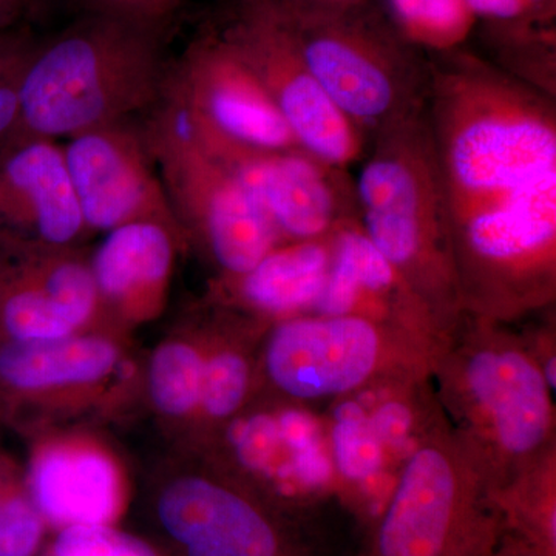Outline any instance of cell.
I'll return each mask as SVG.
<instances>
[{
    "label": "cell",
    "instance_id": "cell-1",
    "mask_svg": "<svg viewBox=\"0 0 556 556\" xmlns=\"http://www.w3.org/2000/svg\"><path fill=\"white\" fill-rule=\"evenodd\" d=\"M450 226L556 175L554 97L459 49L427 61Z\"/></svg>",
    "mask_w": 556,
    "mask_h": 556
},
{
    "label": "cell",
    "instance_id": "cell-2",
    "mask_svg": "<svg viewBox=\"0 0 556 556\" xmlns=\"http://www.w3.org/2000/svg\"><path fill=\"white\" fill-rule=\"evenodd\" d=\"M430 378L493 495L554 455V391L530 340L508 325L464 317L439 348Z\"/></svg>",
    "mask_w": 556,
    "mask_h": 556
},
{
    "label": "cell",
    "instance_id": "cell-3",
    "mask_svg": "<svg viewBox=\"0 0 556 556\" xmlns=\"http://www.w3.org/2000/svg\"><path fill=\"white\" fill-rule=\"evenodd\" d=\"M156 30L159 25L97 13L35 43L14 134L68 139L159 104L167 73Z\"/></svg>",
    "mask_w": 556,
    "mask_h": 556
},
{
    "label": "cell",
    "instance_id": "cell-4",
    "mask_svg": "<svg viewBox=\"0 0 556 556\" xmlns=\"http://www.w3.org/2000/svg\"><path fill=\"white\" fill-rule=\"evenodd\" d=\"M358 223L445 339L463 321L452 226L426 105L375 135L356 186Z\"/></svg>",
    "mask_w": 556,
    "mask_h": 556
},
{
    "label": "cell",
    "instance_id": "cell-5",
    "mask_svg": "<svg viewBox=\"0 0 556 556\" xmlns=\"http://www.w3.org/2000/svg\"><path fill=\"white\" fill-rule=\"evenodd\" d=\"M442 343L357 314H308L266 328L257 375L288 401L345 397L427 382Z\"/></svg>",
    "mask_w": 556,
    "mask_h": 556
},
{
    "label": "cell",
    "instance_id": "cell-6",
    "mask_svg": "<svg viewBox=\"0 0 556 556\" xmlns=\"http://www.w3.org/2000/svg\"><path fill=\"white\" fill-rule=\"evenodd\" d=\"M503 535L489 479L439 409L405 457L365 556H492Z\"/></svg>",
    "mask_w": 556,
    "mask_h": 556
},
{
    "label": "cell",
    "instance_id": "cell-7",
    "mask_svg": "<svg viewBox=\"0 0 556 556\" xmlns=\"http://www.w3.org/2000/svg\"><path fill=\"white\" fill-rule=\"evenodd\" d=\"M270 3L314 78L364 137L426 105L427 61L369 3L350 9Z\"/></svg>",
    "mask_w": 556,
    "mask_h": 556
},
{
    "label": "cell",
    "instance_id": "cell-8",
    "mask_svg": "<svg viewBox=\"0 0 556 556\" xmlns=\"http://www.w3.org/2000/svg\"><path fill=\"white\" fill-rule=\"evenodd\" d=\"M464 316L510 325L556 299V177L452 225Z\"/></svg>",
    "mask_w": 556,
    "mask_h": 556
},
{
    "label": "cell",
    "instance_id": "cell-9",
    "mask_svg": "<svg viewBox=\"0 0 556 556\" xmlns=\"http://www.w3.org/2000/svg\"><path fill=\"white\" fill-rule=\"evenodd\" d=\"M163 101V98H161ZM144 139L188 243L236 277L257 265L280 237L254 197L182 129L163 101Z\"/></svg>",
    "mask_w": 556,
    "mask_h": 556
},
{
    "label": "cell",
    "instance_id": "cell-10",
    "mask_svg": "<svg viewBox=\"0 0 556 556\" xmlns=\"http://www.w3.org/2000/svg\"><path fill=\"white\" fill-rule=\"evenodd\" d=\"M182 129L254 197L281 243L321 239L358 218L356 189L343 169L302 149L262 150L223 138L170 101Z\"/></svg>",
    "mask_w": 556,
    "mask_h": 556
},
{
    "label": "cell",
    "instance_id": "cell-11",
    "mask_svg": "<svg viewBox=\"0 0 556 556\" xmlns=\"http://www.w3.org/2000/svg\"><path fill=\"white\" fill-rule=\"evenodd\" d=\"M225 33L258 76L300 149L343 170L361 156L364 134L321 89L273 3L241 5L239 20Z\"/></svg>",
    "mask_w": 556,
    "mask_h": 556
},
{
    "label": "cell",
    "instance_id": "cell-12",
    "mask_svg": "<svg viewBox=\"0 0 556 556\" xmlns=\"http://www.w3.org/2000/svg\"><path fill=\"white\" fill-rule=\"evenodd\" d=\"M155 514L177 544L201 538L226 556H309L265 497L201 457L161 482Z\"/></svg>",
    "mask_w": 556,
    "mask_h": 556
},
{
    "label": "cell",
    "instance_id": "cell-13",
    "mask_svg": "<svg viewBox=\"0 0 556 556\" xmlns=\"http://www.w3.org/2000/svg\"><path fill=\"white\" fill-rule=\"evenodd\" d=\"M98 328L110 327L89 257L79 248L0 240V343L67 338Z\"/></svg>",
    "mask_w": 556,
    "mask_h": 556
},
{
    "label": "cell",
    "instance_id": "cell-14",
    "mask_svg": "<svg viewBox=\"0 0 556 556\" xmlns=\"http://www.w3.org/2000/svg\"><path fill=\"white\" fill-rule=\"evenodd\" d=\"M124 334L98 328L67 338L0 343V417L78 408L109 396L127 367Z\"/></svg>",
    "mask_w": 556,
    "mask_h": 556
},
{
    "label": "cell",
    "instance_id": "cell-15",
    "mask_svg": "<svg viewBox=\"0 0 556 556\" xmlns=\"http://www.w3.org/2000/svg\"><path fill=\"white\" fill-rule=\"evenodd\" d=\"M164 94L230 141L262 150L300 149L288 124L226 33L195 40Z\"/></svg>",
    "mask_w": 556,
    "mask_h": 556
},
{
    "label": "cell",
    "instance_id": "cell-16",
    "mask_svg": "<svg viewBox=\"0 0 556 556\" xmlns=\"http://www.w3.org/2000/svg\"><path fill=\"white\" fill-rule=\"evenodd\" d=\"M62 150L89 232L105 233L130 223L156 222L186 239L144 135L126 123L112 124L68 138Z\"/></svg>",
    "mask_w": 556,
    "mask_h": 556
},
{
    "label": "cell",
    "instance_id": "cell-17",
    "mask_svg": "<svg viewBox=\"0 0 556 556\" xmlns=\"http://www.w3.org/2000/svg\"><path fill=\"white\" fill-rule=\"evenodd\" d=\"M25 486L49 529L115 526L127 507V470L115 450L83 431H51L33 442Z\"/></svg>",
    "mask_w": 556,
    "mask_h": 556
},
{
    "label": "cell",
    "instance_id": "cell-18",
    "mask_svg": "<svg viewBox=\"0 0 556 556\" xmlns=\"http://www.w3.org/2000/svg\"><path fill=\"white\" fill-rule=\"evenodd\" d=\"M87 233L62 146L21 134L0 142V240L79 248Z\"/></svg>",
    "mask_w": 556,
    "mask_h": 556
},
{
    "label": "cell",
    "instance_id": "cell-19",
    "mask_svg": "<svg viewBox=\"0 0 556 556\" xmlns=\"http://www.w3.org/2000/svg\"><path fill=\"white\" fill-rule=\"evenodd\" d=\"M182 247L188 240L163 223H130L105 232L89 265L110 328L127 334L161 316Z\"/></svg>",
    "mask_w": 556,
    "mask_h": 556
},
{
    "label": "cell",
    "instance_id": "cell-20",
    "mask_svg": "<svg viewBox=\"0 0 556 556\" xmlns=\"http://www.w3.org/2000/svg\"><path fill=\"white\" fill-rule=\"evenodd\" d=\"M313 314H357L445 340L422 302L365 236L358 218L334 230L331 268Z\"/></svg>",
    "mask_w": 556,
    "mask_h": 556
},
{
    "label": "cell",
    "instance_id": "cell-21",
    "mask_svg": "<svg viewBox=\"0 0 556 556\" xmlns=\"http://www.w3.org/2000/svg\"><path fill=\"white\" fill-rule=\"evenodd\" d=\"M334 232L288 241L236 277H217L212 302L269 325L313 314L331 268Z\"/></svg>",
    "mask_w": 556,
    "mask_h": 556
},
{
    "label": "cell",
    "instance_id": "cell-22",
    "mask_svg": "<svg viewBox=\"0 0 556 556\" xmlns=\"http://www.w3.org/2000/svg\"><path fill=\"white\" fill-rule=\"evenodd\" d=\"M206 357L199 413L192 431L195 442L217 433L247 408L257 378L251 346L266 325L212 302L206 317Z\"/></svg>",
    "mask_w": 556,
    "mask_h": 556
},
{
    "label": "cell",
    "instance_id": "cell-23",
    "mask_svg": "<svg viewBox=\"0 0 556 556\" xmlns=\"http://www.w3.org/2000/svg\"><path fill=\"white\" fill-rule=\"evenodd\" d=\"M206 334V318L182 325L161 340L146 365V393L153 413L189 433L200 407Z\"/></svg>",
    "mask_w": 556,
    "mask_h": 556
},
{
    "label": "cell",
    "instance_id": "cell-24",
    "mask_svg": "<svg viewBox=\"0 0 556 556\" xmlns=\"http://www.w3.org/2000/svg\"><path fill=\"white\" fill-rule=\"evenodd\" d=\"M503 72L555 98V20L486 22Z\"/></svg>",
    "mask_w": 556,
    "mask_h": 556
},
{
    "label": "cell",
    "instance_id": "cell-25",
    "mask_svg": "<svg viewBox=\"0 0 556 556\" xmlns=\"http://www.w3.org/2000/svg\"><path fill=\"white\" fill-rule=\"evenodd\" d=\"M388 21L417 50L459 49L477 25L466 0H387Z\"/></svg>",
    "mask_w": 556,
    "mask_h": 556
},
{
    "label": "cell",
    "instance_id": "cell-26",
    "mask_svg": "<svg viewBox=\"0 0 556 556\" xmlns=\"http://www.w3.org/2000/svg\"><path fill=\"white\" fill-rule=\"evenodd\" d=\"M334 455L340 475L351 484H365L386 466L387 453L367 413L356 405L340 409L334 433Z\"/></svg>",
    "mask_w": 556,
    "mask_h": 556
},
{
    "label": "cell",
    "instance_id": "cell-27",
    "mask_svg": "<svg viewBox=\"0 0 556 556\" xmlns=\"http://www.w3.org/2000/svg\"><path fill=\"white\" fill-rule=\"evenodd\" d=\"M47 529L22 479L0 506V556L38 555Z\"/></svg>",
    "mask_w": 556,
    "mask_h": 556
},
{
    "label": "cell",
    "instance_id": "cell-28",
    "mask_svg": "<svg viewBox=\"0 0 556 556\" xmlns=\"http://www.w3.org/2000/svg\"><path fill=\"white\" fill-rule=\"evenodd\" d=\"M51 556H161L141 538L115 526H73L58 530Z\"/></svg>",
    "mask_w": 556,
    "mask_h": 556
},
{
    "label": "cell",
    "instance_id": "cell-29",
    "mask_svg": "<svg viewBox=\"0 0 556 556\" xmlns=\"http://www.w3.org/2000/svg\"><path fill=\"white\" fill-rule=\"evenodd\" d=\"M35 42L24 35L0 36V142L16 131L22 79Z\"/></svg>",
    "mask_w": 556,
    "mask_h": 556
},
{
    "label": "cell",
    "instance_id": "cell-30",
    "mask_svg": "<svg viewBox=\"0 0 556 556\" xmlns=\"http://www.w3.org/2000/svg\"><path fill=\"white\" fill-rule=\"evenodd\" d=\"M98 13L115 14L127 20L160 25L166 20L163 0H90Z\"/></svg>",
    "mask_w": 556,
    "mask_h": 556
},
{
    "label": "cell",
    "instance_id": "cell-31",
    "mask_svg": "<svg viewBox=\"0 0 556 556\" xmlns=\"http://www.w3.org/2000/svg\"><path fill=\"white\" fill-rule=\"evenodd\" d=\"M492 556H556V554H552L546 548L536 546L515 533L504 532Z\"/></svg>",
    "mask_w": 556,
    "mask_h": 556
},
{
    "label": "cell",
    "instance_id": "cell-32",
    "mask_svg": "<svg viewBox=\"0 0 556 556\" xmlns=\"http://www.w3.org/2000/svg\"><path fill=\"white\" fill-rule=\"evenodd\" d=\"M38 2L39 0H0V36L28 16Z\"/></svg>",
    "mask_w": 556,
    "mask_h": 556
},
{
    "label": "cell",
    "instance_id": "cell-33",
    "mask_svg": "<svg viewBox=\"0 0 556 556\" xmlns=\"http://www.w3.org/2000/svg\"><path fill=\"white\" fill-rule=\"evenodd\" d=\"M270 2L308 7V9H350V7L365 5V3H369V0H270Z\"/></svg>",
    "mask_w": 556,
    "mask_h": 556
},
{
    "label": "cell",
    "instance_id": "cell-34",
    "mask_svg": "<svg viewBox=\"0 0 556 556\" xmlns=\"http://www.w3.org/2000/svg\"><path fill=\"white\" fill-rule=\"evenodd\" d=\"M182 0H163V3H164V10H166V13H167V16H169V14L172 13V11H174L175 9H177V7L179 5V3H181Z\"/></svg>",
    "mask_w": 556,
    "mask_h": 556
},
{
    "label": "cell",
    "instance_id": "cell-35",
    "mask_svg": "<svg viewBox=\"0 0 556 556\" xmlns=\"http://www.w3.org/2000/svg\"><path fill=\"white\" fill-rule=\"evenodd\" d=\"M241 5H248V3L266 2V0H239Z\"/></svg>",
    "mask_w": 556,
    "mask_h": 556
}]
</instances>
